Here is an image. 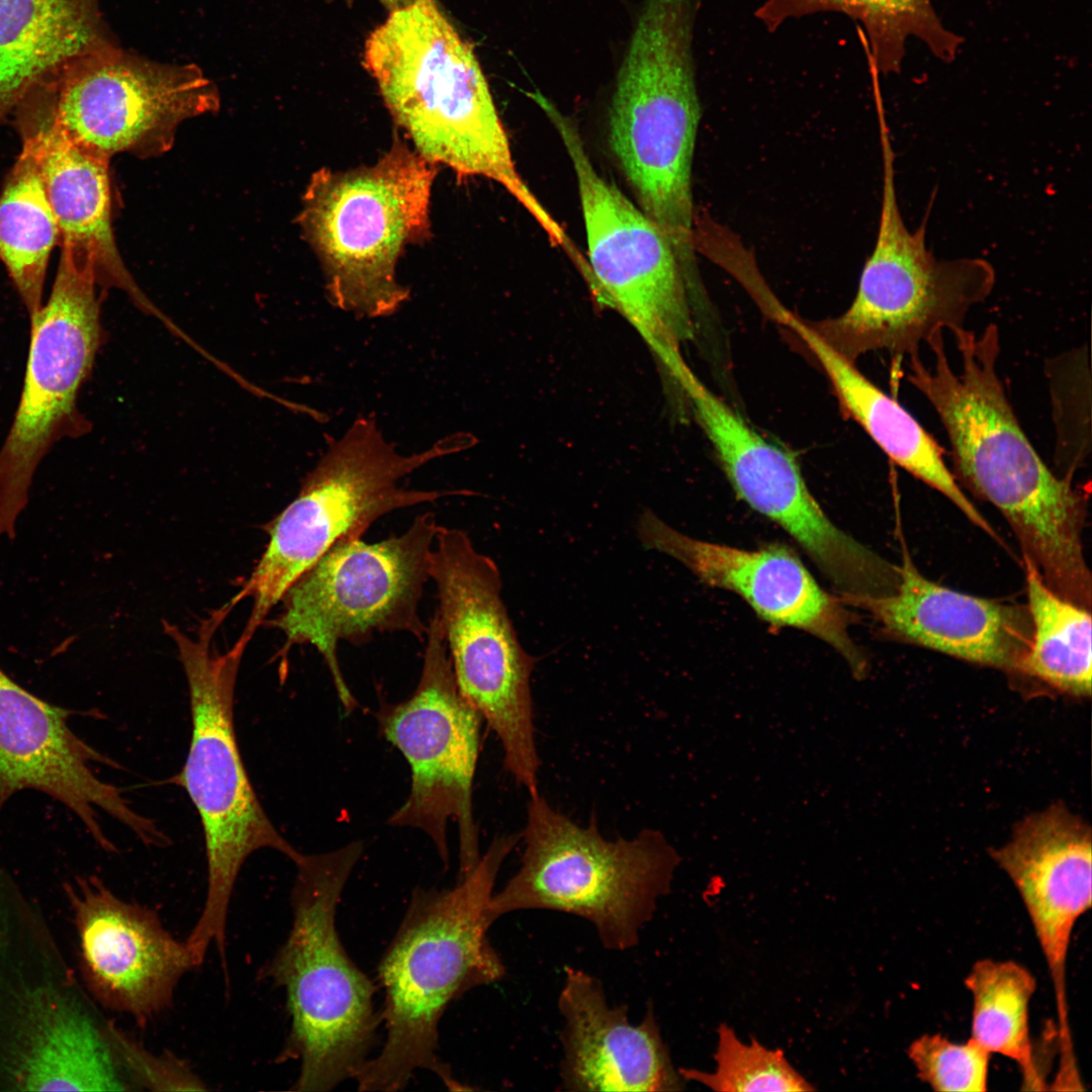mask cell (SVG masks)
Masks as SVG:
<instances>
[{
    "label": "cell",
    "mask_w": 1092,
    "mask_h": 1092,
    "mask_svg": "<svg viewBox=\"0 0 1092 1092\" xmlns=\"http://www.w3.org/2000/svg\"><path fill=\"white\" fill-rule=\"evenodd\" d=\"M960 353L950 366L943 330L925 344L933 364L919 352L908 356V381L928 400L947 434L957 481L996 507L1023 553L1051 584L1068 582L1086 568L1082 533L1085 492L1072 477L1055 474L1024 434L997 371L1000 333L989 324L977 335L949 330Z\"/></svg>",
    "instance_id": "obj_1"
},
{
    "label": "cell",
    "mask_w": 1092,
    "mask_h": 1092,
    "mask_svg": "<svg viewBox=\"0 0 1092 1092\" xmlns=\"http://www.w3.org/2000/svg\"><path fill=\"white\" fill-rule=\"evenodd\" d=\"M519 841L495 838L474 870L451 889H417L384 952L385 1039L354 1080L359 1091H397L420 1070L450 1090H466L438 1055L439 1023L448 1005L469 990L497 982L506 967L491 945L488 904L500 866Z\"/></svg>",
    "instance_id": "obj_2"
},
{
    "label": "cell",
    "mask_w": 1092,
    "mask_h": 1092,
    "mask_svg": "<svg viewBox=\"0 0 1092 1092\" xmlns=\"http://www.w3.org/2000/svg\"><path fill=\"white\" fill-rule=\"evenodd\" d=\"M364 65L413 149L458 179L504 187L549 240L563 229L519 174L488 84L470 44L433 0L392 9L369 36Z\"/></svg>",
    "instance_id": "obj_3"
},
{
    "label": "cell",
    "mask_w": 1092,
    "mask_h": 1092,
    "mask_svg": "<svg viewBox=\"0 0 1092 1092\" xmlns=\"http://www.w3.org/2000/svg\"><path fill=\"white\" fill-rule=\"evenodd\" d=\"M692 0H647L619 69L608 142L640 208L697 283L692 170L701 104Z\"/></svg>",
    "instance_id": "obj_4"
},
{
    "label": "cell",
    "mask_w": 1092,
    "mask_h": 1092,
    "mask_svg": "<svg viewBox=\"0 0 1092 1092\" xmlns=\"http://www.w3.org/2000/svg\"><path fill=\"white\" fill-rule=\"evenodd\" d=\"M44 917L0 875V1090H132Z\"/></svg>",
    "instance_id": "obj_5"
},
{
    "label": "cell",
    "mask_w": 1092,
    "mask_h": 1092,
    "mask_svg": "<svg viewBox=\"0 0 1092 1092\" xmlns=\"http://www.w3.org/2000/svg\"><path fill=\"white\" fill-rule=\"evenodd\" d=\"M233 608L213 610L194 635L164 622L175 643L189 691L191 738L176 784L197 810L204 834L207 892L199 919L188 935L189 948L204 956L214 944L225 952L232 893L246 859L270 848L295 862L301 852L275 828L247 774L234 720L237 675L248 644L237 640L228 650L213 643L216 630Z\"/></svg>",
    "instance_id": "obj_6"
},
{
    "label": "cell",
    "mask_w": 1092,
    "mask_h": 1092,
    "mask_svg": "<svg viewBox=\"0 0 1092 1092\" xmlns=\"http://www.w3.org/2000/svg\"><path fill=\"white\" fill-rule=\"evenodd\" d=\"M364 847L353 841L294 862L289 934L262 971L286 994L291 1019L281 1059L299 1061L293 1090L330 1091L370 1058L380 1016L375 988L346 952L338 904Z\"/></svg>",
    "instance_id": "obj_7"
},
{
    "label": "cell",
    "mask_w": 1092,
    "mask_h": 1092,
    "mask_svg": "<svg viewBox=\"0 0 1092 1092\" xmlns=\"http://www.w3.org/2000/svg\"><path fill=\"white\" fill-rule=\"evenodd\" d=\"M473 443L469 434L455 433L422 452L402 455L385 440L372 417L357 419L341 438L331 441L296 497L269 524L264 552L230 601L234 607L252 601L240 637L250 642L289 586L340 540L361 538L376 520L393 511L470 494L410 489L399 482L432 460Z\"/></svg>",
    "instance_id": "obj_8"
},
{
    "label": "cell",
    "mask_w": 1092,
    "mask_h": 1092,
    "mask_svg": "<svg viewBox=\"0 0 1092 1092\" xmlns=\"http://www.w3.org/2000/svg\"><path fill=\"white\" fill-rule=\"evenodd\" d=\"M436 174V165L398 138L373 165L312 174L298 222L333 305L380 317L408 299L397 262L407 246L431 234Z\"/></svg>",
    "instance_id": "obj_9"
},
{
    "label": "cell",
    "mask_w": 1092,
    "mask_h": 1092,
    "mask_svg": "<svg viewBox=\"0 0 1092 1092\" xmlns=\"http://www.w3.org/2000/svg\"><path fill=\"white\" fill-rule=\"evenodd\" d=\"M518 872L488 904L492 922L521 910L564 912L592 923L611 950L634 947L671 890L680 856L660 831L606 839L595 820L580 826L529 796Z\"/></svg>",
    "instance_id": "obj_10"
},
{
    "label": "cell",
    "mask_w": 1092,
    "mask_h": 1092,
    "mask_svg": "<svg viewBox=\"0 0 1092 1092\" xmlns=\"http://www.w3.org/2000/svg\"><path fill=\"white\" fill-rule=\"evenodd\" d=\"M883 190L874 250L850 306L839 316L809 324L849 361L872 351L909 356L941 329L965 327L971 308L987 299L995 271L983 259L939 261L926 248L929 211L914 232L904 223L895 187L894 150L880 135Z\"/></svg>",
    "instance_id": "obj_11"
},
{
    "label": "cell",
    "mask_w": 1092,
    "mask_h": 1092,
    "mask_svg": "<svg viewBox=\"0 0 1092 1092\" xmlns=\"http://www.w3.org/2000/svg\"><path fill=\"white\" fill-rule=\"evenodd\" d=\"M435 515L418 516L400 535L376 543L345 538L329 549L286 590L271 621L294 645L314 647L327 665L346 713L358 703L342 673L338 644H362L375 633L407 632L424 642L419 615L438 529Z\"/></svg>",
    "instance_id": "obj_12"
},
{
    "label": "cell",
    "mask_w": 1092,
    "mask_h": 1092,
    "mask_svg": "<svg viewBox=\"0 0 1092 1092\" xmlns=\"http://www.w3.org/2000/svg\"><path fill=\"white\" fill-rule=\"evenodd\" d=\"M429 575L462 695L497 736L505 766L529 796L538 792L540 759L530 677L535 658L521 646L500 597L495 562L463 530L438 526Z\"/></svg>",
    "instance_id": "obj_13"
},
{
    "label": "cell",
    "mask_w": 1092,
    "mask_h": 1092,
    "mask_svg": "<svg viewBox=\"0 0 1092 1092\" xmlns=\"http://www.w3.org/2000/svg\"><path fill=\"white\" fill-rule=\"evenodd\" d=\"M575 173L590 287L638 331L667 371L693 338L691 290L660 228L595 167L574 122L549 99L539 102Z\"/></svg>",
    "instance_id": "obj_14"
},
{
    "label": "cell",
    "mask_w": 1092,
    "mask_h": 1092,
    "mask_svg": "<svg viewBox=\"0 0 1092 1092\" xmlns=\"http://www.w3.org/2000/svg\"><path fill=\"white\" fill-rule=\"evenodd\" d=\"M423 668L416 690L399 703H381L375 713L382 736L407 760L410 794L388 823L422 830L445 866L447 827L458 825V880L480 860L473 819L472 786L482 717L457 685L437 611L427 630Z\"/></svg>",
    "instance_id": "obj_15"
},
{
    "label": "cell",
    "mask_w": 1092,
    "mask_h": 1092,
    "mask_svg": "<svg viewBox=\"0 0 1092 1092\" xmlns=\"http://www.w3.org/2000/svg\"><path fill=\"white\" fill-rule=\"evenodd\" d=\"M27 98L74 145L107 162L123 152L164 154L183 121L219 108L218 90L198 66L119 44L79 60Z\"/></svg>",
    "instance_id": "obj_16"
},
{
    "label": "cell",
    "mask_w": 1092,
    "mask_h": 1092,
    "mask_svg": "<svg viewBox=\"0 0 1092 1092\" xmlns=\"http://www.w3.org/2000/svg\"><path fill=\"white\" fill-rule=\"evenodd\" d=\"M97 287L61 254L51 295L30 316L23 388L0 450V538H15L34 473L52 446L90 430L77 397L104 340Z\"/></svg>",
    "instance_id": "obj_17"
},
{
    "label": "cell",
    "mask_w": 1092,
    "mask_h": 1092,
    "mask_svg": "<svg viewBox=\"0 0 1092 1092\" xmlns=\"http://www.w3.org/2000/svg\"><path fill=\"white\" fill-rule=\"evenodd\" d=\"M676 382L736 494L782 527L837 592L860 586L877 555L835 526L809 490L795 457L753 429L689 367Z\"/></svg>",
    "instance_id": "obj_18"
},
{
    "label": "cell",
    "mask_w": 1092,
    "mask_h": 1092,
    "mask_svg": "<svg viewBox=\"0 0 1092 1092\" xmlns=\"http://www.w3.org/2000/svg\"><path fill=\"white\" fill-rule=\"evenodd\" d=\"M71 714L31 694L0 668V809L13 794L35 790L70 809L106 851L116 847L101 827L99 810L144 844H165L168 836L155 821L136 812L119 788L96 777L94 764L116 763L73 732Z\"/></svg>",
    "instance_id": "obj_19"
},
{
    "label": "cell",
    "mask_w": 1092,
    "mask_h": 1092,
    "mask_svg": "<svg viewBox=\"0 0 1092 1092\" xmlns=\"http://www.w3.org/2000/svg\"><path fill=\"white\" fill-rule=\"evenodd\" d=\"M637 534L646 549L679 561L710 586L740 596L765 622L826 642L855 679L867 677L870 664L849 635L851 616L845 605L819 585L788 546L774 543L745 550L703 541L675 530L650 510L638 518Z\"/></svg>",
    "instance_id": "obj_20"
},
{
    "label": "cell",
    "mask_w": 1092,
    "mask_h": 1092,
    "mask_svg": "<svg viewBox=\"0 0 1092 1092\" xmlns=\"http://www.w3.org/2000/svg\"><path fill=\"white\" fill-rule=\"evenodd\" d=\"M79 936L83 980L104 1007L141 1025L172 1003L181 977L195 967L148 907L118 898L96 876L65 884Z\"/></svg>",
    "instance_id": "obj_21"
},
{
    "label": "cell",
    "mask_w": 1092,
    "mask_h": 1092,
    "mask_svg": "<svg viewBox=\"0 0 1092 1092\" xmlns=\"http://www.w3.org/2000/svg\"><path fill=\"white\" fill-rule=\"evenodd\" d=\"M896 589L882 597L839 595L867 611L890 637L969 662L1019 672L1030 647L1027 607L980 598L922 575L907 553Z\"/></svg>",
    "instance_id": "obj_22"
},
{
    "label": "cell",
    "mask_w": 1092,
    "mask_h": 1092,
    "mask_svg": "<svg viewBox=\"0 0 1092 1092\" xmlns=\"http://www.w3.org/2000/svg\"><path fill=\"white\" fill-rule=\"evenodd\" d=\"M563 1018L560 1077L568 1091H679L653 1006L632 1024L625 1005L609 1004L601 981L567 967L558 996Z\"/></svg>",
    "instance_id": "obj_23"
},
{
    "label": "cell",
    "mask_w": 1092,
    "mask_h": 1092,
    "mask_svg": "<svg viewBox=\"0 0 1092 1092\" xmlns=\"http://www.w3.org/2000/svg\"><path fill=\"white\" fill-rule=\"evenodd\" d=\"M22 145L37 165L56 217L61 254L103 289L125 291L146 311L157 309L138 287L116 247L108 163L69 141L34 101L16 109Z\"/></svg>",
    "instance_id": "obj_24"
},
{
    "label": "cell",
    "mask_w": 1092,
    "mask_h": 1092,
    "mask_svg": "<svg viewBox=\"0 0 1092 1092\" xmlns=\"http://www.w3.org/2000/svg\"><path fill=\"white\" fill-rule=\"evenodd\" d=\"M118 44L100 0H0V121L79 60Z\"/></svg>",
    "instance_id": "obj_25"
},
{
    "label": "cell",
    "mask_w": 1092,
    "mask_h": 1092,
    "mask_svg": "<svg viewBox=\"0 0 1092 1092\" xmlns=\"http://www.w3.org/2000/svg\"><path fill=\"white\" fill-rule=\"evenodd\" d=\"M787 328L819 362L842 410L896 464L948 498L973 524L996 533L964 493L931 435L896 400L872 383L809 325L790 312Z\"/></svg>",
    "instance_id": "obj_26"
},
{
    "label": "cell",
    "mask_w": 1092,
    "mask_h": 1092,
    "mask_svg": "<svg viewBox=\"0 0 1092 1092\" xmlns=\"http://www.w3.org/2000/svg\"><path fill=\"white\" fill-rule=\"evenodd\" d=\"M821 12L841 13L861 24L874 66L884 75L899 72L909 37L944 62L956 58L963 42L943 26L930 0H765L755 16L774 31L790 19Z\"/></svg>",
    "instance_id": "obj_27"
},
{
    "label": "cell",
    "mask_w": 1092,
    "mask_h": 1092,
    "mask_svg": "<svg viewBox=\"0 0 1092 1092\" xmlns=\"http://www.w3.org/2000/svg\"><path fill=\"white\" fill-rule=\"evenodd\" d=\"M60 232L29 149L21 152L0 193V261L29 316L42 306L44 278Z\"/></svg>",
    "instance_id": "obj_28"
},
{
    "label": "cell",
    "mask_w": 1092,
    "mask_h": 1092,
    "mask_svg": "<svg viewBox=\"0 0 1092 1092\" xmlns=\"http://www.w3.org/2000/svg\"><path fill=\"white\" fill-rule=\"evenodd\" d=\"M964 984L973 1002L969 1038L989 1054L1013 1061L1026 1089H1044L1029 1027V1005L1036 990L1032 973L1012 960L986 958L973 964Z\"/></svg>",
    "instance_id": "obj_29"
},
{
    "label": "cell",
    "mask_w": 1092,
    "mask_h": 1092,
    "mask_svg": "<svg viewBox=\"0 0 1092 1092\" xmlns=\"http://www.w3.org/2000/svg\"><path fill=\"white\" fill-rule=\"evenodd\" d=\"M1023 561L1032 636L1019 672L1039 679L1059 692L1075 697H1090V609L1052 590L1035 567L1027 559Z\"/></svg>",
    "instance_id": "obj_30"
},
{
    "label": "cell",
    "mask_w": 1092,
    "mask_h": 1092,
    "mask_svg": "<svg viewBox=\"0 0 1092 1092\" xmlns=\"http://www.w3.org/2000/svg\"><path fill=\"white\" fill-rule=\"evenodd\" d=\"M712 1073L678 1069L685 1081H695L714 1091L748 1092L814 1091L816 1088L787 1060L781 1050L767 1049L755 1038L743 1042L733 1028L721 1023L717 1029Z\"/></svg>",
    "instance_id": "obj_31"
},
{
    "label": "cell",
    "mask_w": 1092,
    "mask_h": 1092,
    "mask_svg": "<svg viewBox=\"0 0 1092 1092\" xmlns=\"http://www.w3.org/2000/svg\"><path fill=\"white\" fill-rule=\"evenodd\" d=\"M1086 349L1079 348L1052 359L1046 365L1057 430L1056 455L1074 468L1090 453V371Z\"/></svg>",
    "instance_id": "obj_32"
},
{
    "label": "cell",
    "mask_w": 1092,
    "mask_h": 1092,
    "mask_svg": "<svg viewBox=\"0 0 1092 1092\" xmlns=\"http://www.w3.org/2000/svg\"><path fill=\"white\" fill-rule=\"evenodd\" d=\"M906 1054L918 1079L934 1091L984 1092L991 1054L968 1039L956 1042L940 1033L916 1037Z\"/></svg>",
    "instance_id": "obj_33"
},
{
    "label": "cell",
    "mask_w": 1092,
    "mask_h": 1092,
    "mask_svg": "<svg viewBox=\"0 0 1092 1092\" xmlns=\"http://www.w3.org/2000/svg\"><path fill=\"white\" fill-rule=\"evenodd\" d=\"M115 1048L121 1069L131 1089L143 1085L154 1090H201L203 1085L179 1061L157 1057L148 1052L119 1028L115 1033Z\"/></svg>",
    "instance_id": "obj_34"
},
{
    "label": "cell",
    "mask_w": 1092,
    "mask_h": 1092,
    "mask_svg": "<svg viewBox=\"0 0 1092 1092\" xmlns=\"http://www.w3.org/2000/svg\"><path fill=\"white\" fill-rule=\"evenodd\" d=\"M381 1L383 3H385L387 6H389L391 9H395V8H399V7L412 4V3L416 2V1H419V0H381Z\"/></svg>",
    "instance_id": "obj_35"
}]
</instances>
